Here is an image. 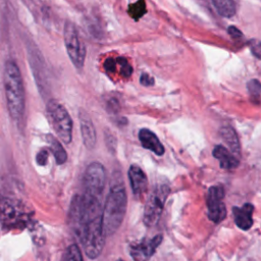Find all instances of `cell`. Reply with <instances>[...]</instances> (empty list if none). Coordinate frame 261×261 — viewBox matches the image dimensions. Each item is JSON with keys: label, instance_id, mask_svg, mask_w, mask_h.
<instances>
[{"label": "cell", "instance_id": "obj_22", "mask_svg": "<svg viewBox=\"0 0 261 261\" xmlns=\"http://www.w3.org/2000/svg\"><path fill=\"white\" fill-rule=\"evenodd\" d=\"M248 91L250 93V95L255 98V99H258L260 94H261V83L254 79V80H251L249 83H248Z\"/></svg>", "mask_w": 261, "mask_h": 261}, {"label": "cell", "instance_id": "obj_2", "mask_svg": "<svg viewBox=\"0 0 261 261\" xmlns=\"http://www.w3.org/2000/svg\"><path fill=\"white\" fill-rule=\"evenodd\" d=\"M4 91L9 115L19 122L25 110V93L20 70L13 60H7L4 65Z\"/></svg>", "mask_w": 261, "mask_h": 261}, {"label": "cell", "instance_id": "obj_23", "mask_svg": "<svg viewBox=\"0 0 261 261\" xmlns=\"http://www.w3.org/2000/svg\"><path fill=\"white\" fill-rule=\"evenodd\" d=\"M248 46L252 52V54L261 60V41L256 39H251L248 42Z\"/></svg>", "mask_w": 261, "mask_h": 261}, {"label": "cell", "instance_id": "obj_11", "mask_svg": "<svg viewBox=\"0 0 261 261\" xmlns=\"http://www.w3.org/2000/svg\"><path fill=\"white\" fill-rule=\"evenodd\" d=\"M132 192L136 198L142 197L148 189V178L146 173L138 165H130L127 171Z\"/></svg>", "mask_w": 261, "mask_h": 261}, {"label": "cell", "instance_id": "obj_28", "mask_svg": "<svg viewBox=\"0 0 261 261\" xmlns=\"http://www.w3.org/2000/svg\"><path fill=\"white\" fill-rule=\"evenodd\" d=\"M116 261H123V260H122V259H117Z\"/></svg>", "mask_w": 261, "mask_h": 261}, {"label": "cell", "instance_id": "obj_8", "mask_svg": "<svg viewBox=\"0 0 261 261\" xmlns=\"http://www.w3.org/2000/svg\"><path fill=\"white\" fill-rule=\"evenodd\" d=\"M84 192L101 197L106 184V170L99 162L90 163L84 174Z\"/></svg>", "mask_w": 261, "mask_h": 261}, {"label": "cell", "instance_id": "obj_10", "mask_svg": "<svg viewBox=\"0 0 261 261\" xmlns=\"http://www.w3.org/2000/svg\"><path fill=\"white\" fill-rule=\"evenodd\" d=\"M162 242V234H156L151 239H143L128 246L129 256L134 261H149Z\"/></svg>", "mask_w": 261, "mask_h": 261}, {"label": "cell", "instance_id": "obj_4", "mask_svg": "<svg viewBox=\"0 0 261 261\" xmlns=\"http://www.w3.org/2000/svg\"><path fill=\"white\" fill-rule=\"evenodd\" d=\"M47 114L58 138L64 144H69L72 139L73 123L65 107L56 100H50L47 104Z\"/></svg>", "mask_w": 261, "mask_h": 261}, {"label": "cell", "instance_id": "obj_24", "mask_svg": "<svg viewBox=\"0 0 261 261\" xmlns=\"http://www.w3.org/2000/svg\"><path fill=\"white\" fill-rule=\"evenodd\" d=\"M48 158H49V152L47 149H41L36 156V161L38 163V165L40 166H44L47 164L48 162Z\"/></svg>", "mask_w": 261, "mask_h": 261}, {"label": "cell", "instance_id": "obj_17", "mask_svg": "<svg viewBox=\"0 0 261 261\" xmlns=\"http://www.w3.org/2000/svg\"><path fill=\"white\" fill-rule=\"evenodd\" d=\"M46 139L49 144L50 150L52 151V153L54 155L56 163L59 165L65 163L67 160V154H66V151L64 150L63 146L61 145V143L52 135H47Z\"/></svg>", "mask_w": 261, "mask_h": 261}, {"label": "cell", "instance_id": "obj_5", "mask_svg": "<svg viewBox=\"0 0 261 261\" xmlns=\"http://www.w3.org/2000/svg\"><path fill=\"white\" fill-rule=\"evenodd\" d=\"M169 192L170 189L166 184H159L154 187L144 208L143 222L146 226L152 227L158 223Z\"/></svg>", "mask_w": 261, "mask_h": 261}, {"label": "cell", "instance_id": "obj_9", "mask_svg": "<svg viewBox=\"0 0 261 261\" xmlns=\"http://www.w3.org/2000/svg\"><path fill=\"white\" fill-rule=\"evenodd\" d=\"M224 189L222 186H213L209 189L206 203L209 219L215 223L221 222L226 216V208L223 202Z\"/></svg>", "mask_w": 261, "mask_h": 261}, {"label": "cell", "instance_id": "obj_14", "mask_svg": "<svg viewBox=\"0 0 261 261\" xmlns=\"http://www.w3.org/2000/svg\"><path fill=\"white\" fill-rule=\"evenodd\" d=\"M139 140L145 149H148L158 156L164 154V147L157 136L148 128H142L139 132Z\"/></svg>", "mask_w": 261, "mask_h": 261}, {"label": "cell", "instance_id": "obj_3", "mask_svg": "<svg viewBox=\"0 0 261 261\" xmlns=\"http://www.w3.org/2000/svg\"><path fill=\"white\" fill-rule=\"evenodd\" d=\"M126 202L124 185L119 178L112 184L103 208V227L106 237L114 234L120 227L126 212Z\"/></svg>", "mask_w": 261, "mask_h": 261}, {"label": "cell", "instance_id": "obj_18", "mask_svg": "<svg viewBox=\"0 0 261 261\" xmlns=\"http://www.w3.org/2000/svg\"><path fill=\"white\" fill-rule=\"evenodd\" d=\"M218 13L224 17H231L236 13V0H212Z\"/></svg>", "mask_w": 261, "mask_h": 261}, {"label": "cell", "instance_id": "obj_25", "mask_svg": "<svg viewBox=\"0 0 261 261\" xmlns=\"http://www.w3.org/2000/svg\"><path fill=\"white\" fill-rule=\"evenodd\" d=\"M227 33L234 40H241L243 38V33L238 28H236L233 25H230L227 28Z\"/></svg>", "mask_w": 261, "mask_h": 261}, {"label": "cell", "instance_id": "obj_26", "mask_svg": "<svg viewBox=\"0 0 261 261\" xmlns=\"http://www.w3.org/2000/svg\"><path fill=\"white\" fill-rule=\"evenodd\" d=\"M140 83H141V85H143V86H145V87L153 86V85H154V79H153V76H151V75H149L148 73L144 72V73L141 74Z\"/></svg>", "mask_w": 261, "mask_h": 261}, {"label": "cell", "instance_id": "obj_13", "mask_svg": "<svg viewBox=\"0 0 261 261\" xmlns=\"http://www.w3.org/2000/svg\"><path fill=\"white\" fill-rule=\"evenodd\" d=\"M254 211V206L250 203L244 204L242 207H233L232 214L234 223L237 226L243 230H248L253 225L252 214Z\"/></svg>", "mask_w": 261, "mask_h": 261}, {"label": "cell", "instance_id": "obj_15", "mask_svg": "<svg viewBox=\"0 0 261 261\" xmlns=\"http://www.w3.org/2000/svg\"><path fill=\"white\" fill-rule=\"evenodd\" d=\"M213 156L219 161V165L223 169L231 170L239 165V158L221 145L214 147Z\"/></svg>", "mask_w": 261, "mask_h": 261}, {"label": "cell", "instance_id": "obj_21", "mask_svg": "<svg viewBox=\"0 0 261 261\" xmlns=\"http://www.w3.org/2000/svg\"><path fill=\"white\" fill-rule=\"evenodd\" d=\"M116 60V63L119 67V71H120V74L123 76V77H128L132 75L133 73V67L132 65L129 64V62L124 58V57H118L115 59Z\"/></svg>", "mask_w": 261, "mask_h": 261}, {"label": "cell", "instance_id": "obj_12", "mask_svg": "<svg viewBox=\"0 0 261 261\" xmlns=\"http://www.w3.org/2000/svg\"><path fill=\"white\" fill-rule=\"evenodd\" d=\"M79 118H80V125H81V134H82V139L85 147L89 150H92L97 141V136H96V130L95 126L93 124V121L91 120L90 116L83 110L80 111L79 113Z\"/></svg>", "mask_w": 261, "mask_h": 261}, {"label": "cell", "instance_id": "obj_20", "mask_svg": "<svg viewBox=\"0 0 261 261\" xmlns=\"http://www.w3.org/2000/svg\"><path fill=\"white\" fill-rule=\"evenodd\" d=\"M61 261H84L80 247L75 244L68 246L62 255Z\"/></svg>", "mask_w": 261, "mask_h": 261}, {"label": "cell", "instance_id": "obj_7", "mask_svg": "<svg viewBox=\"0 0 261 261\" xmlns=\"http://www.w3.org/2000/svg\"><path fill=\"white\" fill-rule=\"evenodd\" d=\"M29 220V214L23 211L19 203L6 197L0 199V224L3 228L24 227Z\"/></svg>", "mask_w": 261, "mask_h": 261}, {"label": "cell", "instance_id": "obj_19", "mask_svg": "<svg viewBox=\"0 0 261 261\" xmlns=\"http://www.w3.org/2000/svg\"><path fill=\"white\" fill-rule=\"evenodd\" d=\"M146 12H147V9H146L145 0H138L135 3H130L127 6L128 15L136 21L139 20Z\"/></svg>", "mask_w": 261, "mask_h": 261}, {"label": "cell", "instance_id": "obj_16", "mask_svg": "<svg viewBox=\"0 0 261 261\" xmlns=\"http://www.w3.org/2000/svg\"><path fill=\"white\" fill-rule=\"evenodd\" d=\"M219 134L222 140L226 143V145L230 149L231 153L239 157L241 154V146H240L239 138L237 136L236 130L231 126L225 125L219 129Z\"/></svg>", "mask_w": 261, "mask_h": 261}, {"label": "cell", "instance_id": "obj_1", "mask_svg": "<svg viewBox=\"0 0 261 261\" xmlns=\"http://www.w3.org/2000/svg\"><path fill=\"white\" fill-rule=\"evenodd\" d=\"M69 224L80 239L86 255L90 259L98 258L106 239L100 197L85 192L75 195L69 208Z\"/></svg>", "mask_w": 261, "mask_h": 261}, {"label": "cell", "instance_id": "obj_27", "mask_svg": "<svg viewBox=\"0 0 261 261\" xmlns=\"http://www.w3.org/2000/svg\"><path fill=\"white\" fill-rule=\"evenodd\" d=\"M116 66H117V63H116V60H115V59L109 58V59H107V60L104 62V68H105L106 71H108V72H113V71H115Z\"/></svg>", "mask_w": 261, "mask_h": 261}, {"label": "cell", "instance_id": "obj_6", "mask_svg": "<svg viewBox=\"0 0 261 261\" xmlns=\"http://www.w3.org/2000/svg\"><path fill=\"white\" fill-rule=\"evenodd\" d=\"M63 38L67 54L72 64L75 66V68L82 69L85 64L87 49L80 37L75 24L70 20H67L64 24Z\"/></svg>", "mask_w": 261, "mask_h": 261}]
</instances>
